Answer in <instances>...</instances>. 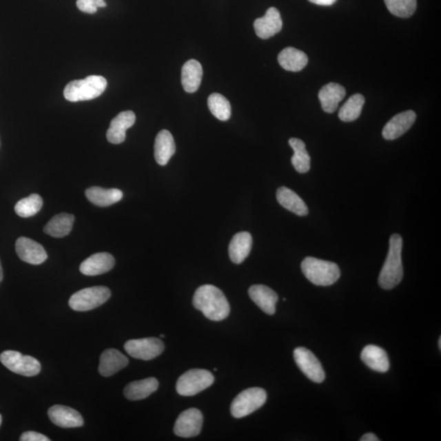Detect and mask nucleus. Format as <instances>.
I'll list each match as a JSON object with an SVG mask.
<instances>
[{
    "label": "nucleus",
    "mask_w": 441,
    "mask_h": 441,
    "mask_svg": "<svg viewBox=\"0 0 441 441\" xmlns=\"http://www.w3.org/2000/svg\"><path fill=\"white\" fill-rule=\"evenodd\" d=\"M193 305L206 318L214 321L227 318L231 311L230 304L223 291L211 285L198 287L194 294Z\"/></svg>",
    "instance_id": "obj_1"
},
{
    "label": "nucleus",
    "mask_w": 441,
    "mask_h": 441,
    "mask_svg": "<svg viewBox=\"0 0 441 441\" xmlns=\"http://www.w3.org/2000/svg\"><path fill=\"white\" fill-rule=\"evenodd\" d=\"M402 248V238L398 234L392 235L390 238L389 251L378 277V284L383 289H394L403 279L404 269L401 258Z\"/></svg>",
    "instance_id": "obj_2"
},
{
    "label": "nucleus",
    "mask_w": 441,
    "mask_h": 441,
    "mask_svg": "<svg viewBox=\"0 0 441 441\" xmlns=\"http://www.w3.org/2000/svg\"><path fill=\"white\" fill-rule=\"evenodd\" d=\"M302 271L307 279L317 286H330L336 283L341 276L336 263L312 257L303 260Z\"/></svg>",
    "instance_id": "obj_3"
},
{
    "label": "nucleus",
    "mask_w": 441,
    "mask_h": 441,
    "mask_svg": "<svg viewBox=\"0 0 441 441\" xmlns=\"http://www.w3.org/2000/svg\"><path fill=\"white\" fill-rule=\"evenodd\" d=\"M107 87L103 76H90L83 79L70 82L64 90L65 99L72 103L90 101L99 98Z\"/></svg>",
    "instance_id": "obj_4"
},
{
    "label": "nucleus",
    "mask_w": 441,
    "mask_h": 441,
    "mask_svg": "<svg viewBox=\"0 0 441 441\" xmlns=\"http://www.w3.org/2000/svg\"><path fill=\"white\" fill-rule=\"evenodd\" d=\"M110 296L112 293L107 287H90L74 294L69 300V305L74 311H91L107 302Z\"/></svg>",
    "instance_id": "obj_5"
},
{
    "label": "nucleus",
    "mask_w": 441,
    "mask_h": 441,
    "mask_svg": "<svg viewBox=\"0 0 441 441\" xmlns=\"http://www.w3.org/2000/svg\"><path fill=\"white\" fill-rule=\"evenodd\" d=\"M266 391L260 387H251L240 392L232 401L231 413L236 418L249 416L266 403Z\"/></svg>",
    "instance_id": "obj_6"
},
{
    "label": "nucleus",
    "mask_w": 441,
    "mask_h": 441,
    "mask_svg": "<svg viewBox=\"0 0 441 441\" xmlns=\"http://www.w3.org/2000/svg\"><path fill=\"white\" fill-rule=\"evenodd\" d=\"M214 382V375L208 370L194 369L188 370L178 378L176 389L181 396H192L207 389Z\"/></svg>",
    "instance_id": "obj_7"
},
{
    "label": "nucleus",
    "mask_w": 441,
    "mask_h": 441,
    "mask_svg": "<svg viewBox=\"0 0 441 441\" xmlns=\"http://www.w3.org/2000/svg\"><path fill=\"white\" fill-rule=\"evenodd\" d=\"M0 361L10 371L25 377L37 376L41 370L38 360L16 351H3L0 355Z\"/></svg>",
    "instance_id": "obj_8"
},
{
    "label": "nucleus",
    "mask_w": 441,
    "mask_h": 441,
    "mask_svg": "<svg viewBox=\"0 0 441 441\" xmlns=\"http://www.w3.org/2000/svg\"><path fill=\"white\" fill-rule=\"evenodd\" d=\"M125 349L135 359L151 360L162 354L165 345L156 338L132 339L125 344Z\"/></svg>",
    "instance_id": "obj_9"
},
{
    "label": "nucleus",
    "mask_w": 441,
    "mask_h": 441,
    "mask_svg": "<svg viewBox=\"0 0 441 441\" xmlns=\"http://www.w3.org/2000/svg\"><path fill=\"white\" fill-rule=\"evenodd\" d=\"M295 362L310 380L320 383L325 380V373L316 356L305 347H300L294 351Z\"/></svg>",
    "instance_id": "obj_10"
},
{
    "label": "nucleus",
    "mask_w": 441,
    "mask_h": 441,
    "mask_svg": "<svg viewBox=\"0 0 441 441\" xmlns=\"http://www.w3.org/2000/svg\"><path fill=\"white\" fill-rule=\"evenodd\" d=\"M203 414L200 410L192 408L180 414L174 425V433L183 438H191L201 433Z\"/></svg>",
    "instance_id": "obj_11"
},
{
    "label": "nucleus",
    "mask_w": 441,
    "mask_h": 441,
    "mask_svg": "<svg viewBox=\"0 0 441 441\" xmlns=\"http://www.w3.org/2000/svg\"><path fill=\"white\" fill-rule=\"evenodd\" d=\"M16 252L22 261L32 265H41L48 258L43 247L37 241L26 237L17 239Z\"/></svg>",
    "instance_id": "obj_12"
},
{
    "label": "nucleus",
    "mask_w": 441,
    "mask_h": 441,
    "mask_svg": "<svg viewBox=\"0 0 441 441\" xmlns=\"http://www.w3.org/2000/svg\"><path fill=\"white\" fill-rule=\"evenodd\" d=\"M255 32L260 39H267L279 33L283 26L280 13L276 8H270L266 14L254 21Z\"/></svg>",
    "instance_id": "obj_13"
},
{
    "label": "nucleus",
    "mask_w": 441,
    "mask_h": 441,
    "mask_svg": "<svg viewBox=\"0 0 441 441\" xmlns=\"http://www.w3.org/2000/svg\"><path fill=\"white\" fill-rule=\"evenodd\" d=\"M416 113L413 110L397 114L383 127V138L389 141L400 138L412 127L416 121Z\"/></svg>",
    "instance_id": "obj_14"
},
{
    "label": "nucleus",
    "mask_w": 441,
    "mask_h": 441,
    "mask_svg": "<svg viewBox=\"0 0 441 441\" xmlns=\"http://www.w3.org/2000/svg\"><path fill=\"white\" fill-rule=\"evenodd\" d=\"M136 116L131 110L123 112L114 117L110 122L107 132L108 142L112 144H121L125 142L126 131L134 125Z\"/></svg>",
    "instance_id": "obj_15"
},
{
    "label": "nucleus",
    "mask_w": 441,
    "mask_h": 441,
    "mask_svg": "<svg viewBox=\"0 0 441 441\" xmlns=\"http://www.w3.org/2000/svg\"><path fill=\"white\" fill-rule=\"evenodd\" d=\"M48 414L52 423L63 429H72L83 425L81 414L77 410L64 405H54L48 410Z\"/></svg>",
    "instance_id": "obj_16"
},
{
    "label": "nucleus",
    "mask_w": 441,
    "mask_h": 441,
    "mask_svg": "<svg viewBox=\"0 0 441 441\" xmlns=\"http://www.w3.org/2000/svg\"><path fill=\"white\" fill-rule=\"evenodd\" d=\"M114 264L116 261L112 254L99 253L85 260L79 267V270L85 276H99L112 270Z\"/></svg>",
    "instance_id": "obj_17"
},
{
    "label": "nucleus",
    "mask_w": 441,
    "mask_h": 441,
    "mask_svg": "<svg viewBox=\"0 0 441 441\" xmlns=\"http://www.w3.org/2000/svg\"><path fill=\"white\" fill-rule=\"evenodd\" d=\"M249 294L253 302L267 315H274L276 304L278 302V295L274 290L263 285L251 286Z\"/></svg>",
    "instance_id": "obj_18"
},
{
    "label": "nucleus",
    "mask_w": 441,
    "mask_h": 441,
    "mask_svg": "<svg viewBox=\"0 0 441 441\" xmlns=\"http://www.w3.org/2000/svg\"><path fill=\"white\" fill-rule=\"evenodd\" d=\"M129 365V359L116 349L105 350L101 356L99 373L103 377H110Z\"/></svg>",
    "instance_id": "obj_19"
},
{
    "label": "nucleus",
    "mask_w": 441,
    "mask_h": 441,
    "mask_svg": "<svg viewBox=\"0 0 441 441\" xmlns=\"http://www.w3.org/2000/svg\"><path fill=\"white\" fill-rule=\"evenodd\" d=\"M252 246L253 238L250 233L242 232L236 234L229 245V256L232 262L236 264L244 262L248 258Z\"/></svg>",
    "instance_id": "obj_20"
},
{
    "label": "nucleus",
    "mask_w": 441,
    "mask_h": 441,
    "mask_svg": "<svg viewBox=\"0 0 441 441\" xmlns=\"http://www.w3.org/2000/svg\"><path fill=\"white\" fill-rule=\"evenodd\" d=\"M346 96L345 88L337 83H329L321 88L319 92L322 109L327 113L336 112L338 103Z\"/></svg>",
    "instance_id": "obj_21"
},
{
    "label": "nucleus",
    "mask_w": 441,
    "mask_h": 441,
    "mask_svg": "<svg viewBox=\"0 0 441 441\" xmlns=\"http://www.w3.org/2000/svg\"><path fill=\"white\" fill-rule=\"evenodd\" d=\"M360 357L363 362L374 371L386 373L390 368V361L386 351L378 346H366L361 352Z\"/></svg>",
    "instance_id": "obj_22"
},
{
    "label": "nucleus",
    "mask_w": 441,
    "mask_h": 441,
    "mask_svg": "<svg viewBox=\"0 0 441 441\" xmlns=\"http://www.w3.org/2000/svg\"><path fill=\"white\" fill-rule=\"evenodd\" d=\"M176 152V145L173 135L167 130L158 132L154 141V158L158 165L165 166Z\"/></svg>",
    "instance_id": "obj_23"
},
{
    "label": "nucleus",
    "mask_w": 441,
    "mask_h": 441,
    "mask_svg": "<svg viewBox=\"0 0 441 441\" xmlns=\"http://www.w3.org/2000/svg\"><path fill=\"white\" fill-rule=\"evenodd\" d=\"M278 61L282 68L289 72H298L307 65L308 57L305 52L297 48L289 47L280 52Z\"/></svg>",
    "instance_id": "obj_24"
},
{
    "label": "nucleus",
    "mask_w": 441,
    "mask_h": 441,
    "mask_svg": "<svg viewBox=\"0 0 441 441\" xmlns=\"http://www.w3.org/2000/svg\"><path fill=\"white\" fill-rule=\"evenodd\" d=\"M278 202L285 209L298 216H307L309 213L305 202L292 189L285 187H280L276 192Z\"/></svg>",
    "instance_id": "obj_25"
},
{
    "label": "nucleus",
    "mask_w": 441,
    "mask_h": 441,
    "mask_svg": "<svg viewBox=\"0 0 441 441\" xmlns=\"http://www.w3.org/2000/svg\"><path fill=\"white\" fill-rule=\"evenodd\" d=\"M158 387L157 379L148 378L130 383L125 388L123 394L127 400H140L147 398L149 396L157 391Z\"/></svg>",
    "instance_id": "obj_26"
},
{
    "label": "nucleus",
    "mask_w": 441,
    "mask_h": 441,
    "mask_svg": "<svg viewBox=\"0 0 441 441\" xmlns=\"http://www.w3.org/2000/svg\"><path fill=\"white\" fill-rule=\"evenodd\" d=\"M203 76L202 65L196 60H189L182 69V85L184 90L193 94L201 86Z\"/></svg>",
    "instance_id": "obj_27"
},
{
    "label": "nucleus",
    "mask_w": 441,
    "mask_h": 441,
    "mask_svg": "<svg viewBox=\"0 0 441 441\" xmlns=\"http://www.w3.org/2000/svg\"><path fill=\"white\" fill-rule=\"evenodd\" d=\"M86 197L92 204L99 207H107L122 200L123 192L118 189H104L92 187L86 189Z\"/></svg>",
    "instance_id": "obj_28"
},
{
    "label": "nucleus",
    "mask_w": 441,
    "mask_h": 441,
    "mask_svg": "<svg viewBox=\"0 0 441 441\" xmlns=\"http://www.w3.org/2000/svg\"><path fill=\"white\" fill-rule=\"evenodd\" d=\"M74 222V217L72 214H57L46 224L43 232L52 237L63 238L68 236L72 232Z\"/></svg>",
    "instance_id": "obj_29"
},
{
    "label": "nucleus",
    "mask_w": 441,
    "mask_h": 441,
    "mask_svg": "<svg viewBox=\"0 0 441 441\" xmlns=\"http://www.w3.org/2000/svg\"><path fill=\"white\" fill-rule=\"evenodd\" d=\"M289 143L294 152L291 158L294 169L299 174L307 173L311 169V157L307 151L305 143L298 139H290Z\"/></svg>",
    "instance_id": "obj_30"
},
{
    "label": "nucleus",
    "mask_w": 441,
    "mask_h": 441,
    "mask_svg": "<svg viewBox=\"0 0 441 441\" xmlns=\"http://www.w3.org/2000/svg\"><path fill=\"white\" fill-rule=\"evenodd\" d=\"M365 101L363 95L356 94L351 96L339 110V119L343 122H352L357 120L362 112Z\"/></svg>",
    "instance_id": "obj_31"
},
{
    "label": "nucleus",
    "mask_w": 441,
    "mask_h": 441,
    "mask_svg": "<svg viewBox=\"0 0 441 441\" xmlns=\"http://www.w3.org/2000/svg\"><path fill=\"white\" fill-rule=\"evenodd\" d=\"M208 107L213 116L220 121H227L231 118V104L222 94H211L208 99Z\"/></svg>",
    "instance_id": "obj_32"
},
{
    "label": "nucleus",
    "mask_w": 441,
    "mask_h": 441,
    "mask_svg": "<svg viewBox=\"0 0 441 441\" xmlns=\"http://www.w3.org/2000/svg\"><path fill=\"white\" fill-rule=\"evenodd\" d=\"M43 205V198L38 194H32L21 198L15 205V212L19 217L30 218L39 213Z\"/></svg>",
    "instance_id": "obj_33"
},
{
    "label": "nucleus",
    "mask_w": 441,
    "mask_h": 441,
    "mask_svg": "<svg viewBox=\"0 0 441 441\" xmlns=\"http://www.w3.org/2000/svg\"><path fill=\"white\" fill-rule=\"evenodd\" d=\"M387 10L396 17L407 19L417 8V0H384Z\"/></svg>",
    "instance_id": "obj_34"
},
{
    "label": "nucleus",
    "mask_w": 441,
    "mask_h": 441,
    "mask_svg": "<svg viewBox=\"0 0 441 441\" xmlns=\"http://www.w3.org/2000/svg\"><path fill=\"white\" fill-rule=\"evenodd\" d=\"M76 4L79 10L90 14H94L99 8L107 7L104 0H77Z\"/></svg>",
    "instance_id": "obj_35"
},
{
    "label": "nucleus",
    "mask_w": 441,
    "mask_h": 441,
    "mask_svg": "<svg viewBox=\"0 0 441 441\" xmlns=\"http://www.w3.org/2000/svg\"><path fill=\"white\" fill-rule=\"evenodd\" d=\"M21 441H50L47 436L35 431H26L21 435Z\"/></svg>",
    "instance_id": "obj_36"
},
{
    "label": "nucleus",
    "mask_w": 441,
    "mask_h": 441,
    "mask_svg": "<svg viewBox=\"0 0 441 441\" xmlns=\"http://www.w3.org/2000/svg\"><path fill=\"white\" fill-rule=\"evenodd\" d=\"M309 1L317 4V6H330L336 2L337 0H309Z\"/></svg>",
    "instance_id": "obj_37"
},
{
    "label": "nucleus",
    "mask_w": 441,
    "mask_h": 441,
    "mask_svg": "<svg viewBox=\"0 0 441 441\" xmlns=\"http://www.w3.org/2000/svg\"><path fill=\"white\" fill-rule=\"evenodd\" d=\"M360 441H378L380 440L378 438V436L375 435L371 432L365 434L362 438H360Z\"/></svg>",
    "instance_id": "obj_38"
},
{
    "label": "nucleus",
    "mask_w": 441,
    "mask_h": 441,
    "mask_svg": "<svg viewBox=\"0 0 441 441\" xmlns=\"http://www.w3.org/2000/svg\"><path fill=\"white\" fill-rule=\"evenodd\" d=\"M3 268L1 266V263H0V283H1V281L3 280Z\"/></svg>",
    "instance_id": "obj_39"
},
{
    "label": "nucleus",
    "mask_w": 441,
    "mask_h": 441,
    "mask_svg": "<svg viewBox=\"0 0 441 441\" xmlns=\"http://www.w3.org/2000/svg\"><path fill=\"white\" fill-rule=\"evenodd\" d=\"M439 348L441 349V338L439 339Z\"/></svg>",
    "instance_id": "obj_40"
},
{
    "label": "nucleus",
    "mask_w": 441,
    "mask_h": 441,
    "mask_svg": "<svg viewBox=\"0 0 441 441\" xmlns=\"http://www.w3.org/2000/svg\"><path fill=\"white\" fill-rule=\"evenodd\" d=\"M2 423V416L1 414H0V425H1Z\"/></svg>",
    "instance_id": "obj_41"
},
{
    "label": "nucleus",
    "mask_w": 441,
    "mask_h": 441,
    "mask_svg": "<svg viewBox=\"0 0 441 441\" xmlns=\"http://www.w3.org/2000/svg\"><path fill=\"white\" fill-rule=\"evenodd\" d=\"M165 335H164V334H161V338H165Z\"/></svg>",
    "instance_id": "obj_42"
}]
</instances>
